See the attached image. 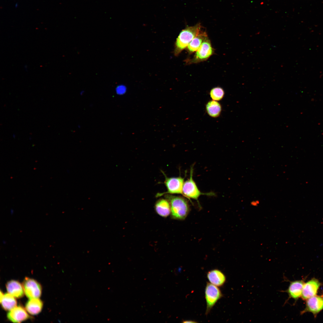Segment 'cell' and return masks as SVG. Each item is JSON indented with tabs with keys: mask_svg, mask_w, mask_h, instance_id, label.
<instances>
[{
	"mask_svg": "<svg viewBox=\"0 0 323 323\" xmlns=\"http://www.w3.org/2000/svg\"><path fill=\"white\" fill-rule=\"evenodd\" d=\"M165 197L169 202L170 207L171 216L177 220H184L189 211L188 202L184 197L170 194H165Z\"/></svg>",
	"mask_w": 323,
	"mask_h": 323,
	"instance_id": "obj_1",
	"label": "cell"
},
{
	"mask_svg": "<svg viewBox=\"0 0 323 323\" xmlns=\"http://www.w3.org/2000/svg\"><path fill=\"white\" fill-rule=\"evenodd\" d=\"M201 26L198 23L192 26H187L182 30L177 37L175 44L174 51L175 56H178L201 31Z\"/></svg>",
	"mask_w": 323,
	"mask_h": 323,
	"instance_id": "obj_2",
	"label": "cell"
},
{
	"mask_svg": "<svg viewBox=\"0 0 323 323\" xmlns=\"http://www.w3.org/2000/svg\"><path fill=\"white\" fill-rule=\"evenodd\" d=\"M193 166L191 168L189 178L184 182L182 189V195L187 198L194 199L198 202L199 196L202 195L213 196V193H203L199 189L193 179Z\"/></svg>",
	"mask_w": 323,
	"mask_h": 323,
	"instance_id": "obj_3",
	"label": "cell"
},
{
	"mask_svg": "<svg viewBox=\"0 0 323 323\" xmlns=\"http://www.w3.org/2000/svg\"><path fill=\"white\" fill-rule=\"evenodd\" d=\"M214 53V50L212 47L210 40L208 37L202 42L193 57L186 60V63L190 65L205 61Z\"/></svg>",
	"mask_w": 323,
	"mask_h": 323,
	"instance_id": "obj_4",
	"label": "cell"
},
{
	"mask_svg": "<svg viewBox=\"0 0 323 323\" xmlns=\"http://www.w3.org/2000/svg\"><path fill=\"white\" fill-rule=\"evenodd\" d=\"M205 295L207 304L205 314L207 315L217 301L222 297L223 294L217 286L207 282Z\"/></svg>",
	"mask_w": 323,
	"mask_h": 323,
	"instance_id": "obj_5",
	"label": "cell"
},
{
	"mask_svg": "<svg viewBox=\"0 0 323 323\" xmlns=\"http://www.w3.org/2000/svg\"><path fill=\"white\" fill-rule=\"evenodd\" d=\"M24 293L30 299L39 298L42 294V287L39 283L36 280L26 277L23 282Z\"/></svg>",
	"mask_w": 323,
	"mask_h": 323,
	"instance_id": "obj_6",
	"label": "cell"
},
{
	"mask_svg": "<svg viewBox=\"0 0 323 323\" xmlns=\"http://www.w3.org/2000/svg\"><path fill=\"white\" fill-rule=\"evenodd\" d=\"M184 182V178L181 176L170 178L165 176L164 183L167 189V191L162 193L158 194L156 196H160L166 194H182V189Z\"/></svg>",
	"mask_w": 323,
	"mask_h": 323,
	"instance_id": "obj_7",
	"label": "cell"
},
{
	"mask_svg": "<svg viewBox=\"0 0 323 323\" xmlns=\"http://www.w3.org/2000/svg\"><path fill=\"white\" fill-rule=\"evenodd\" d=\"M306 300V307L301 314L309 312L316 316L323 309V295H316Z\"/></svg>",
	"mask_w": 323,
	"mask_h": 323,
	"instance_id": "obj_8",
	"label": "cell"
},
{
	"mask_svg": "<svg viewBox=\"0 0 323 323\" xmlns=\"http://www.w3.org/2000/svg\"><path fill=\"white\" fill-rule=\"evenodd\" d=\"M321 285V283L317 279L313 278L304 283L302 290L301 297L304 300H307L309 298L316 295L318 289Z\"/></svg>",
	"mask_w": 323,
	"mask_h": 323,
	"instance_id": "obj_9",
	"label": "cell"
},
{
	"mask_svg": "<svg viewBox=\"0 0 323 323\" xmlns=\"http://www.w3.org/2000/svg\"><path fill=\"white\" fill-rule=\"evenodd\" d=\"M7 317L10 321L14 323L21 322L30 317L25 309L20 306L10 310L7 314Z\"/></svg>",
	"mask_w": 323,
	"mask_h": 323,
	"instance_id": "obj_10",
	"label": "cell"
},
{
	"mask_svg": "<svg viewBox=\"0 0 323 323\" xmlns=\"http://www.w3.org/2000/svg\"><path fill=\"white\" fill-rule=\"evenodd\" d=\"M304 283L302 280L291 282L288 288L286 291L289 297L297 300L301 297Z\"/></svg>",
	"mask_w": 323,
	"mask_h": 323,
	"instance_id": "obj_11",
	"label": "cell"
},
{
	"mask_svg": "<svg viewBox=\"0 0 323 323\" xmlns=\"http://www.w3.org/2000/svg\"><path fill=\"white\" fill-rule=\"evenodd\" d=\"M207 277L212 284L218 287H221L225 283L226 278L225 275L220 270L217 269L208 272Z\"/></svg>",
	"mask_w": 323,
	"mask_h": 323,
	"instance_id": "obj_12",
	"label": "cell"
},
{
	"mask_svg": "<svg viewBox=\"0 0 323 323\" xmlns=\"http://www.w3.org/2000/svg\"><path fill=\"white\" fill-rule=\"evenodd\" d=\"M8 292L17 298L22 297L24 291L23 286L18 281L11 280L8 281L6 285Z\"/></svg>",
	"mask_w": 323,
	"mask_h": 323,
	"instance_id": "obj_13",
	"label": "cell"
},
{
	"mask_svg": "<svg viewBox=\"0 0 323 323\" xmlns=\"http://www.w3.org/2000/svg\"><path fill=\"white\" fill-rule=\"evenodd\" d=\"M155 209L156 213L163 217H167L171 213L170 203L166 199H159L156 202Z\"/></svg>",
	"mask_w": 323,
	"mask_h": 323,
	"instance_id": "obj_14",
	"label": "cell"
},
{
	"mask_svg": "<svg viewBox=\"0 0 323 323\" xmlns=\"http://www.w3.org/2000/svg\"><path fill=\"white\" fill-rule=\"evenodd\" d=\"M208 37L205 32L201 31L193 39L187 47L188 52L189 54H191L196 51L205 39Z\"/></svg>",
	"mask_w": 323,
	"mask_h": 323,
	"instance_id": "obj_15",
	"label": "cell"
},
{
	"mask_svg": "<svg viewBox=\"0 0 323 323\" xmlns=\"http://www.w3.org/2000/svg\"><path fill=\"white\" fill-rule=\"evenodd\" d=\"M43 305L42 301L38 298H31L27 302L25 309L30 314L36 315L41 312Z\"/></svg>",
	"mask_w": 323,
	"mask_h": 323,
	"instance_id": "obj_16",
	"label": "cell"
},
{
	"mask_svg": "<svg viewBox=\"0 0 323 323\" xmlns=\"http://www.w3.org/2000/svg\"><path fill=\"white\" fill-rule=\"evenodd\" d=\"M206 111L210 116L217 118L220 115L222 111L220 104L217 101L212 100L208 101L206 105Z\"/></svg>",
	"mask_w": 323,
	"mask_h": 323,
	"instance_id": "obj_17",
	"label": "cell"
},
{
	"mask_svg": "<svg viewBox=\"0 0 323 323\" xmlns=\"http://www.w3.org/2000/svg\"><path fill=\"white\" fill-rule=\"evenodd\" d=\"M2 308L5 310H10L15 307L17 304L15 297L9 293H5L0 301Z\"/></svg>",
	"mask_w": 323,
	"mask_h": 323,
	"instance_id": "obj_18",
	"label": "cell"
},
{
	"mask_svg": "<svg viewBox=\"0 0 323 323\" xmlns=\"http://www.w3.org/2000/svg\"><path fill=\"white\" fill-rule=\"evenodd\" d=\"M225 94L223 89L220 87H214L211 89L210 95L212 99L215 101H219L223 99Z\"/></svg>",
	"mask_w": 323,
	"mask_h": 323,
	"instance_id": "obj_19",
	"label": "cell"
},
{
	"mask_svg": "<svg viewBox=\"0 0 323 323\" xmlns=\"http://www.w3.org/2000/svg\"><path fill=\"white\" fill-rule=\"evenodd\" d=\"M126 90V88L124 86L119 85L117 86L116 88V92L117 94L119 95H122L124 94Z\"/></svg>",
	"mask_w": 323,
	"mask_h": 323,
	"instance_id": "obj_20",
	"label": "cell"
},
{
	"mask_svg": "<svg viewBox=\"0 0 323 323\" xmlns=\"http://www.w3.org/2000/svg\"><path fill=\"white\" fill-rule=\"evenodd\" d=\"M259 203V202L258 201H254L251 202V205L253 206H257Z\"/></svg>",
	"mask_w": 323,
	"mask_h": 323,
	"instance_id": "obj_21",
	"label": "cell"
},
{
	"mask_svg": "<svg viewBox=\"0 0 323 323\" xmlns=\"http://www.w3.org/2000/svg\"><path fill=\"white\" fill-rule=\"evenodd\" d=\"M182 322L185 323H196H196L197 322H196V321H192V320H184Z\"/></svg>",
	"mask_w": 323,
	"mask_h": 323,
	"instance_id": "obj_22",
	"label": "cell"
},
{
	"mask_svg": "<svg viewBox=\"0 0 323 323\" xmlns=\"http://www.w3.org/2000/svg\"><path fill=\"white\" fill-rule=\"evenodd\" d=\"M0 301H1V299H2V298H3L4 295L3 294V292L1 291H0Z\"/></svg>",
	"mask_w": 323,
	"mask_h": 323,
	"instance_id": "obj_23",
	"label": "cell"
},
{
	"mask_svg": "<svg viewBox=\"0 0 323 323\" xmlns=\"http://www.w3.org/2000/svg\"><path fill=\"white\" fill-rule=\"evenodd\" d=\"M18 4L17 3H16V4L15 5V7H17V6H18Z\"/></svg>",
	"mask_w": 323,
	"mask_h": 323,
	"instance_id": "obj_24",
	"label": "cell"
}]
</instances>
